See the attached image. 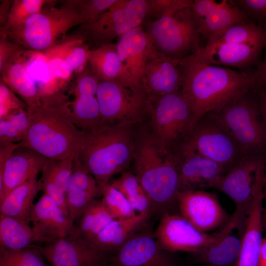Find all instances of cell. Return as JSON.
<instances>
[{"instance_id":"obj_24","label":"cell","mask_w":266,"mask_h":266,"mask_svg":"<svg viewBox=\"0 0 266 266\" xmlns=\"http://www.w3.org/2000/svg\"><path fill=\"white\" fill-rule=\"evenodd\" d=\"M116 44L119 58L133 84L143 88L144 66L153 46L142 26L121 36Z\"/></svg>"},{"instance_id":"obj_12","label":"cell","mask_w":266,"mask_h":266,"mask_svg":"<svg viewBox=\"0 0 266 266\" xmlns=\"http://www.w3.org/2000/svg\"><path fill=\"white\" fill-rule=\"evenodd\" d=\"M100 123H133L146 112L149 101L143 88L126 86L115 81H99L97 92Z\"/></svg>"},{"instance_id":"obj_8","label":"cell","mask_w":266,"mask_h":266,"mask_svg":"<svg viewBox=\"0 0 266 266\" xmlns=\"http://www.w3.org/2000/svg\"><path fill=\"white\" fill-rule=\"evenodd\" d=\"M148 22L144 31L154 48L164 55L181 59L201 47L191 7Z\"/></svg>"},{"instance_id":"obj_14","label":"cell","mask_w":266,"mask_h":266,"mask_svg":"<svg viewBox=\"0 0 266 266\" xmlns=\"http://www.w3.org/2000/svg\"><path fill=\"white\" fill-rule=\"evenodd\" d=\"M35 246L52 266H106L111 254L83 238L76 227L66 237Z\"/></svg>"},{"instance_id":"obj_7","label":"cell","mask_w":266,"mask_h":266,"mask_svg":"<svg viewBox=\"0 0 266 266\" xmlns=\"http://www.w3.org/2000/svg\"><path fill=\"white\" fill-rule=\"evenodd\" d=\"M148 99L153 136L168 150L177 151L188 140L195 126L189 102L180 91Z\"/></svg>"},{"instance_id":"obj_47","label":"cell","mask_w":266,"mask_h":266,"mask_svg":"<svg viewBox=\"0 0 266 266\" xmlns=\"http://www.w3.org/2000/svg\"><path fill=\"white\" fill-rule=\"evenodd\" d=\"M23 135L8 121L0 119V144L21 142Z\"/></svg>"},{"instance_id":"obj_48","label":"cell","mask_w":266,"mask_h":266,"mask_svg":"<svg viewBox=\"0 0 266 266\" xmlns=\"http://www.w3.org/2000/svg\"><path fill=\"white\" fill-rule=\"evenodd\" d=\"M256 87L258 92L265 89L266 87V51L264 60L259 63L254 71Z\"/></svg>"},{"instance_id":"obj_22","label":"cell","mask_w":266,"mask_h":266,"mask_svg":"<svg viewBox=\"0 0 266 266\" xmlns=\"http://www.w3.org/2000/svg\"><path fill=\"white\" fill-rule=\"evenodd\" d=\"M265 46L258 44L214 42L206 43L190 55L196 60L207 65L246 68L257 62Z\"/></svg>"},{"instance_id":"obj_1","label":"cell","mask_w":266,"mask_h":266,"mask_svg":"<svg viewBox=\"0 0 266 266\" xmlns=\"http://www.w3.org/2000/svg\"><path fill=\"white\" fill-rule=\"evenodd\" d=\"M69 102L61 90L41 95L36 103L27 107L30 124L19 146L50 160L74 159L85 131L73 122Z\"/></svg>"},{"instance_id":"obj_21","label":"cell","mask_w":266,"mask_h":266,"mask_svg":"<svg viewBox=\"0 0 266 266\" xmlns=\"http://www.w3.org/2000/svg\"><path fill=\"white\" fill-rule=\"evenodd\" d=\"M74 98L69 102L71 116L74 124L84 131H91L100 123L97 92L99 81L89 64L75 74Z\"/></svg>"},{"instance_id":"obj_25","label":"cell","mask_w":266,"mask_h":266,"mask_svg":"<svg viewBox=\"0 0 266 266\" xmlns=\"http://www.w3.org/2000/svg\"><path fill=\"white\" fill-rule=\"evenodd\" d=\"M31 51L22 48L8 60L0 74V79L26 103L27 107L36 103L41 94L27 69Z\"/></svg>"},{"instance_id":"obj_36","label":"cell","mask_w":266,"mask_h":266,"mask_svg":"<svg viewBox=\"0 0 266 266\" xmlns=\"http://www.w3.org/2000/svg\"><path fill=\"white\" fill-rule=\"evenodd\" d=\"M46 0H14L8 22L0 28V33L16 28L23 24L30 17L39 12L48 2Z\"/></svg>"},{"instance_id":"obj_15","label":"cell","mask_w":266,"mask_h":266,"mask_svg":"<svg viewBox=\"0 0 266 266\" xmlns=\"http://www.w3.org/2000/svg\"><path fill=\"white\" fill-rule=\"evenodd\" d=\"M173 253L163 249L154 233L140 230L111 253L106 266H179Z\"/></svg>"},{"instance_id":"obj_35","label":"cell","mask_w":266,"mask_h":266,"mask_svg":"<svg viewBox=\"0 0 266 266\" xmlns=\"http://www.w3.org/2000/svg\"><path fill=\"white\" fill-rule=\"evenodd\" d=\"M73 159H48L41 172L40 180L52 182L66 193L67 191L73 170Z\"/></svg>"},{"instance_id":"obj_3","label":"cell","mask_w":266,"mask_h":266,"mask_svg":"<svg viewBox=\"0 0 266 266\" xmlns=\"http://www.w3.org/2000/svg\"><path fill=\"white\" fill-rule=\"evenodd\" d=\"M128 122L100 123L85 131L75 158L99 186L123 171L133 158L135 146Z\"/></svg>"},{"instance_id":"obj_45","label":"cell","mask_w":266,"mask_h":266,"mask_svg":"<svg viewBox=\"0 0 266 266\" xmlns=\"http://www.w3.org/2000/svg\"><path fill=\"white\" fill-rule=\"evenodd\" d=\"M26 108L16 110L3 119L10 123L23 135V138L27 133L30 124Z\"/></svg>"},{"instance_id":"obj_37","label":"cell","mask_w":266,"mask_h":266,"mask_svg":"<svg viewBox=\"0 0 266 266\" xmlns=\"http://www.w3.org/2000/svg\"><path fill=\"white\" fill-rule=\"evenodd\" d=\"M35 245L18 250L0 248V266H47Z\"/></svg>"},{"instance_id":"obj_31","label":"cell","mask_w":266,"mask_h":266,"mask_svg":"<svg viewBox=\"0 0 266 266\" xmlns=\"http://www.w3.org/2000/svg\"><path fill=\"white\" fill-rule=\"evenodd\" d=\"M77 231L85 240L92 242L94 238L115 219L102 204L95 199L79 218Z\"/></svg>"},{"instance_id":"obj_42","label":"cell","mask_w":266,"mask_h":266,"mask_svg":"<svg viewBox=\"0 0 266 266\" xmlns=\"http://www.w3.org/2000/svg\"><path fill=\"white\" fill-rule=\"evenodd\" d=\"M23 100L18 98L4 83L0 80V119L10 113L21 108H26Z\"/></svg>"},{"instance_id":"obj_39","label":"cell","mask_w":266,"mask_h":266,"mask_svg":"<svg viewBox=\"0 0 266 266\" xmlns=\"http://www.w3.org/2000/svg\"><path fill=\"white\" fill-rule=\"evenodd\" d=\"M193 2L192 0H147V17L152 20L158 19L181 9L190 8Z\"/></svg>"},{"instance_id":"obj_26","label":"cell","mask_w":266,"mask_h":266,"mask_svg":"<svg viewBox=\"0 0 266 266\" xmlns=\"http://www.w3.org/2000/svg\"><path fill=\"white\" fill-rule=\"evenodd\" d=\"M89 64L99 81H115L127 86L135 87L119 58L116 43L91 49Z\"/></svg>"},{"instance_id":"obj_54","label":"cell","mask_w":266,"mask_h":266,"mask_svg":"<svg viewBox=\"0 0 266 266\" xmlns=\"http://www.w3.org/2000/svg\"></svg>"},{"instance_id":"obj_6","label":"cell","mask_w":266,"mask_h":266,"mask_svg":"<svg viewBox=\"0 0 266 266\" xmlns=\"http://www.w3.org/2000/svg\"><path fill=\"white\" fill-rule=\"evenodd\" d=\"M256 89L238 96L213 112L225 124L244 155H266V126Z\"/></svg>"},{"instance_id":"obj_20","label":"cell","mask_w":266,"mask_h":266,"mask_svg":"<svg viewBox=\"0 0 266 266\" xmlns=\"http://www.w3.org/2000/svg\"><path fill=\"white\" fill-rule=\"evenodd\" d=\"M36 242L49 243L73 232L76 226L46 194L33 206L30 218Z\"/></svg>"},{"instance_id":"obj_53","label":"cell","mask_w":266,"mask_h":266,"mask_svg":"<svg viewBox=\"0 0 266 266\" xmlns=\"http://www.w3.org/2000/svg\"><path fill=\"white\" fill-rule=\"evenodd\" d=\"M264 192L265 198H266V165H265V183H264Z\"/></svg>"},{"instance_id":"obj_38","label":"cell","mask_w":266,"mask_h":266,"mask_svg":"<svg viewBox=\"0 0 266 266\" xmlns=\"http://www.w3.org/2000/svg\"><path fill=\"white\" fill-rule=\"evenodd\" d=\"M117 0H66L62 2L75 10L79 18V25H82L94 22Z\"/></svg>"},{"instance_id":"obj_5","label":"cell","mask_w":266,"mask_h":266,"mask_svg":"<svg viewBox=\"0 0 266 266\" xmlns=\"http://www.w3.org/2000/svg\"><path fill=\"white\" fill-rule=\"evenodd\" d=\"M55 0H49L39 12L23 24L0 35H5L23 48L44 53L57 45L71 28L79 25L75 10L63 3L55 6Z\"/></svg>"},{"instance_id":"obj_43","label":"cell","mask_w":266,"mask_h":266,"mask_svg":"<svg viewBox=\"0 0 266 266\" xmlns=\"http://www.w3.org/2000/svg\"><path fill=\"white\" fill-rule=\"evenodd\" d=\"M111 184L122 193L127 200L145 191L135 174L129 171H124L121 175Z\"/></svg>"},{"instance_id":"obj_34","label":"cell","mask_w":266,"mask_h":266,"mask_svg":"<svg viewBox=\"0 0 266 266\" xmlns=\"http://www.w3.org/2000/svg\"><path fill=\"white\" fill-rule=\"evenodd\" d=\"M102 204L115 219L133 217L135 212L126 197L109 182L99 186Z\"/></svg>"},{"instance_id":"obj_10","label":"cell","mask_w":266,"mask_h":266,"mask_svg":"<svg viewBox=\"0 0 266 266\" xmlns=\"http://www.w3.org/2000/svg\"><path fill=\"white\" fill-rule=\"evenodd\" d=\"M183 145L218 163L227 173L245 156L230 131L213 112L198 120Z\"/></svg>"},{"instance_id":"obj_32","label":"cell","mask_w":266,"mask_h":266,"mask_svg":"<svg viewBox=\"0 0 266 266\" xmlns=\"http://www.w3.org/2000/svg\"><path fill=\"white\" fill-rule=\"evenodd\" d=\"M223 42L234 44H258L266 45V29L252 22L236 24L206 43Z\"/></svg>"},{"instance_id":"obj_40","label":"cell","mask_w":266,"mask_h":266,"mask_svg":"<svg viewBox=\"0 0 266 266\" xmlns=\"http://www.w3.org/2000/svg\"><path fill=\"white\" fill-rule=\"evenodd\" d=\"M69 186L90 193L96 197L100 195V188L94 177L75 159Z\"/></svg>"},{"instance_id":"obj_17","label":"cell","mask_w":266,"mask_h":266,"mask_svg":"<svg viewBox=\"0 0 266 266\" xmlns=\"http://www.w3.org/2000/svg\"><path fill=\"white\" fill-rule=\"evenodd\" d=\"M178 156V192L212 188L226 173L224 168L183 145Z\"/></svg>"},{"instance_id":"obj_50","label":"cell","mask_w":266,"mask_h":266,"mask_svg":"<svg viewBox=\"0 0 266 266\" xmlns=\"http://www.w3.org/2000/svg\"><path fill=\"white\" fill-rule=\"evenodd\" d=\"M258 103L261 115L266 126V89L258 92Z\"/></svg>"},{"instance_id":"obj_11","label":"cell","mask_w":266,"mask_h":266,"mask_svg":"<svg viewBox=\"0 0 266 266\" xmlns=\"http://www.w3.org/2000/svg\"><path fill=\"white\" fill-rule=\"evenodd\" d=\"M234 229L235 224L230 217L219 232L209 234L198 230L180 214L171 213L161 217L154 235L166 251L195 253L216 244Z\"/></svg>"},{"instance_id":"obj_29","label":"cell","mask_w":266,"mask_h":266,"mask_svg":"<svg viewBox=\"0 0 266 266\" xmlns=\"http://www.w3.org/2000/svg\"><path fill=\"white\" fill-rule=\"evenodd\" d=\"M36 242L30 223L21 219L0 215V248L18 250Z\"/></svg>"},{"instance_id":"obj_13","label":"cell","mask_w":266,"mask_h":266,"mask_svg":"<svg viewBox=\"0 0 266 266\" xmlns=\"http://www.w3.org/2000/svg\"><path fill=\"white\" fill-rule=\"evenodd\" d=\"M266 163V155H245L212 187L233 201L235 208L231 218L241 236L251 205L255 174L258 168Z\"/></svg>"},{"instance_id":"obj_41","label":"cell","mask_w":266,"mask_h":266,"mask_svg":"<svg viewBox=\"0 0 266 266\" xmlns=\"http://www.w3.org/2000/svg\"><path fill=\"white\" fill-rule=\"evenodd\" d=\"M233 2L252 22L266 29V0H234Z\"/></svg>"},{"instance_id":"obj_23","label":"cell","mask_w":266,"mask_h":266,"mask_svg":"<svg viewBox=\"0 0 266 266\" xmlns=\"http://www.w3.org/2000/svg\"><path fill=\"white\" fill-rule=\"evenodd\" d=\"M48 160L30 148H17L0 172V202L14 188L37 176Z\"/></svg>"},{"instance_id":"obj_18","label":"cell","mask_w":266,"mask_h":266,"mask_svg":"<svg viewBox=\"0 0 266 266\" xmlns=\"http://www.w3.org/2000/svg\"><path fill=\"white\" fill-rule=\"evenodd\" d=\"M179 61L159 53L152 47L145 62L141 79L148 97L180 91L182 77Z\"/></svg>"},{"instance_id":"obj_2","label":"cell","mask_w":266,"mask_h":266,"mask_svg":"<svg viewBox=\"0 0 266 266\" xmlns=\"http://www.w3.org/2000/svg\"><path fill=\"white\" fill-rule=\"evenodd\" d=\"M180 92L189 102L195 125L205 114L238 96L256 89L254 72H238L200 62L191 55L179 59Z\"/></svg>"},{"instance_id":"obj_9","label":"cell","mask_w":266,"mask_h":266,"mask_svg":"<svg viewBox=\"0 0 266 266\" xmlns=\"http://www.w3.org/2000/svg\"><path fill=\"white\" fill-rule=\"evenodd\" d=\"M147 13V0H117L94 22L80 25L75 34L97 48L141 26Z\"/></svg>"},{"instance_id":"obj_44","label":"cell","mask_w":266,"mask_h":266,"mask_svg":"<svg viewBox=\"0 0 266 266\" xmlns=\"http://www.w3.org/2000/svg\"><path fill=\"white\" fill-rule=\"evenodd\" d=\"M40 191L49 197L69 216L66 193L56 184L38 180Z\"/></svg>"},{"instance_id":"obj_27","label":"cell","mask_w":266,"mask_h":266,"mask_svg":"<svg viewBox=\"0 0 266 266\" xmlns=\"http://www.w3.org/2000/svg\"><path fill=\"white\" fill-rule=\"evenodd\" d=\"M149 216L137 214L123 219H114L93 240L100 250L112 253L118 249L135 233L141 230Z\"/></svg>"},{"instance_id":"obj_33","label":"cell","mask_w":266,"mask_h":266,"mask_svg":"<svg viewBox=\"0 0 266 266\" xmlns=\"http://www.w3.org/2000/svg\"><path fill=\"white\" fill-rule=\"evenodd\" d=\"M54 47L72 74L82 72L89 64L90 46L79 35L75 34Z\"/></svg>"},{"instance_id":"obj_4","label":"cell","mask_w":266,"mask_h":266,"mask_svg":"<svg viewBox=\"0 0 266 266\" xmlns=\"http://www.w3.org/2000/svg\"><path fill=\"white\" fill-rule=\"evenodd\" d=\"M134 174L152 203V213H176L178 209V156L153 136L135 149Z\"/></svg>"},{"instance_id":"obj_46","label":"cell","mask_w":266,"mask_h":266,"mask_svg":"<svg viewBox=\"0 0 266 266\" xmlns=\"http://www.w3.org/2000/svg\"><path fill=\"white\" fill-rule=\"evenodd\" d=\"M22 48L5 35H0V73L10 58Z\"/></svg>"},{"instance_id":"obj_30","label":"cell","mask_w":266,"mask_h":266,"mask_svg":"<svg viewBox=\"0 0 266 266\" xmlns=\"http://www.w3.org/2000/svg\"><path fill=\"white\" fill-rule=\"evenodd\" d=\"M230 234L216 244L193 253L195 260L198 263L210 264L216 266L235 264L241 250V239Z\"/></svg>"},{"instance_id":"obj_51","label":"cell","mask_w":266,"mask_h":266,"mask_svg":"<svg viewBox=\"0 0 266 266\" xmlns=\"http://www.w3.org/2000/svg\"><path fill=\"white\" fill-rule=\"evenodd\" d=\"M266 263V237L263 238L260 252L259 266Z\"/></svg>"},{"instance_id":"obj_49","label":"cell","mask_w":266,"mask_h":266,"mask_svg":"<svg viewBox=\"0 0 266 266\" xmlns=\"http://www.w3.org/2000/svg\"><path fill=\"white\" fill-rule=\"evenodd\" d=\"M0 28H4L8 22L14 0H0Z\"/></svg>"},{"instance_id":"obj_16","label":"cell","mask_w":266,"mask_h":266,"mask_svg":"<svg viewBox=\"0 0 266 266\" xmlns=\"http://www.w3.org/2000/svg\"><path fill=\"white\" fill-rule=\"evenodd\" d=\"M177 205L180 215L206 233L223 227L231 217L217 195L202 190L178 192Z\"/></svg>"},{"instance_id":"obj_52","label":"cell","mask_w":266,"mask_h":266,"mask_svg":"<svg viewBox=\"0 0 266 266\" xmlns=\"http://www.w3.org/2000/svg\"><path fill=\"white\" fill-rule=\"evenodd\" d=\"M262 222L264 230V229L266 228V208L265 210L263 209L262 216Z\"/></svg>"},{"instance_id":"obj_19","label":"cell","mask_w":266,"mask_h":266,"mask_svg":"<svg viewBox=\"0 0 266 266\" xmlns=\"http://www.w3.org/2000/svg\"><path fill=\"white\" fill-rule=\"evenodd\" d=\"M191 9L199 33L207 41L236 24L251 22L232 0H194Z\"/></svg>"},{"instance_id":"obj_28","label":"cell","mask_w":266,"mask_h":266,"mask_svg":"<svg viewBox=\"0 0 266 266\" xmlns=\"http://www.w3.org/2000/svg\"><path fill=\"white\" fill-rule=\"evenodd\" d=\"M37 176L12 190L0 202V215L16 218L31 223L33 200L40 191Z\"/></svg>"}]
</instances>
